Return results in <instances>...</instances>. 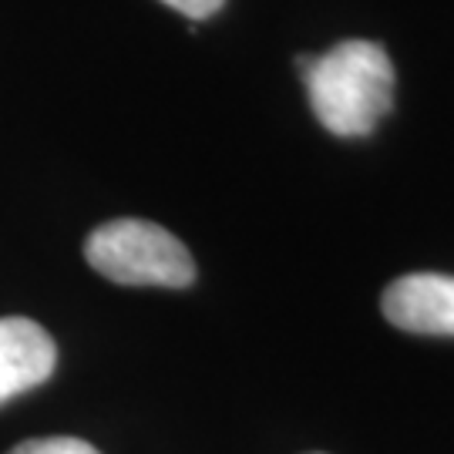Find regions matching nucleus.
Segmentation results:
<instances>
[{"mask_svg": "<svg viewBox=\"0 0 454 454\" xmlns=\"http://www.w3.org/2000/svg\"><path fill=\"white\" fill-rule=\"evenodd\" d=\"M84 256L95 273L121 286L185 290L195 283L189 249L168 229L145 219H112L98 226L84 243Z\"/></svg>", "mask_w": 454, "mask_h": 454, "instance_id": "f03ea898", "label": "nucleus"}, {"mask_svg": "<svg viewBox=\"0 0 454 454\" xmlns=\"http://www.w3.org/2000/svg\"><path fill=\"white\" fill-rule=\"evenodd\" d=\"M309 108L330 135L364 138L394 105V65L373 41H343L320 58H300Z\"/></svg>", "mask_w": 454, "mask_h": 454, "instance_id": "f257e3e1", "label": "nucleus"}, {"mask_svg": "<svg viewBox=\"0 0 454 454\" xmlns=\"http://www.w3.org/2000/svg\"><path fill=\"white\" fill-rule=\"evenodd\" d=\"M162 4H168L172 11L185 14L189 20H206V17H212L215 11H223L226 0H162Z\"/></svg>", "mask_w": 454, "mask_h": 454, "instance_id": "423d86ee", "label": "nucleus"}, {"mask_svg": "<svg viewBox=\"0 0 454 454\" xmlns=\"http://www.w3.org/2000/svg\"><path fill=\"white\" fill-rule=\"evenodd\" d=\"M380 313L407 333L454 337V276L411 273L394 279L380 296Z\"/></svg>", "mask_w": 454, "mask_h": 454, "instance_id": "7ed1b4c3", "label": "nucleus"}, {"mask_svg": "<svg viewBox=\"0 0 454 454\" xmlns=\"http://www.w3.org/2000/svg\"><path fill=\"white\" fill-rule=\"evenodd\" d=\"M58 367V347L48 330L27 317L0 320V404L41 387Z\"/></svg>", "mask_w": 454, "mask_h": 454, "instance_id": "20e7f679", "label": "nucleus"}, {"mask_svg": "<svg viewBox=\"0 0 454 454\" xmlns=\"http://www.w3.org/2000/svg\"><path fill=\"white\" fill-rule=\"evenodd\" d=\"M7 454H101V451L82 438H34V441H20Z\"/></svg>", "mask_w": 454, "mask_h": 454, "instance_id": "39448f33", "label": "nucleus"}]
</instances>
